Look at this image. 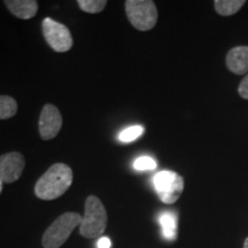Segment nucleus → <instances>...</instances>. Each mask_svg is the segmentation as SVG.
Returning <instances> with one entry per match:
<instances>
[{"mask_svg":"<svg viewBox=\"0 0 248 248\" xmlns=\"http://www.w3.org/2000/svg\"><path fill=\"white\" fill-rule=\"evenodd\" d=\"M73 184V170L64 163H55L37 181L35 193L42 200H55Z\"/></svg>","mask_w":248,"mask_h":248,"instance_id":"1","label":"nucleus"},{"mask_svg":"<svg viewBox=\"0 0 248 248\" xmlns=\"http://www.w3.org/2000/svg\"><path fill=\"white\" fill-rule=\"evenodd\" d=\"M108 222L107 212L99 198L90 195L85 201V212L79 225L80 234L88 239H94L104 233Z\"/></svg>","mask_w":248,"mask_h":248,"instance_id":"2","label":"nucleus"},{"mask_svg":"<svg viewBox=\"0 0 248 248\" xmlns=\"http://www.w3.org/2000/svg\"><path fill=\"white\" fill-rule=\"evenodd\" d=\"M83 216L77 213H64L59 216L48 226L43 235V247L44 248H60L66 243L71 232L76 226L80 225Z\"/></svg>","mask_w":248,"mask_h":248,"instance_id":"3","label":"nucleus"},{"mask_svg":"<svg viewBox=\"0 0 248 248\" xmlns=\"http://www.w3.org/2000/svg\"><path fill=\"white\" fill-rule=\"evenodd\" d=\"M125 13L131 26L139 31L153 29L157 22V9L152 0H128Z\"/></svg>","mask_w":248,"mask_h":248,"instance_id":"4","label":"nucleus"},{"mask_svg":"<svg viewBox=\"0 0 248 248\" xmlns=\"http://www.w3.org/2000/svg\"><path fill=\"white\" fill-rule=\"evenodd\" d=\"M153 183L160 200L167 204L175 203L184 191V178L177 172L168 170L157 172Z\"/></svg>","mask_w":248,"mask_h":248,"instance_id":"5","label":"nucleus"},{"mask_svg":"<svg viewBox=\"0 0 248 248\" xmlns=\"http://www.w3.org/2000/svg\"><path fill=\"white\" fill-rule=\"evenodd\" d=\"M43 35L53 51L64 53L73 47V36L64 24L59 23L53 18L46 17L42 23Z\"/></svg>","mask_w":248,"mask_h":248,"instance_id":"6","label":"nucleus"},{"mask_svg":"<svg viewBox=\"0 0 248 248\" xmlns=\"http://www.w3.org/2000/svg\"><path fill=\"white\" fill-rule=\"evenodd\" d=\"M26 160L20 152H9L0 155V181L11 184L22 176Z\"/></svg>","mask_w":248,"mask_h":248,"instance_id":"7","label":"nucleus"},{"mask_svg":"<svg viewBox=\"0 0 248 248\" xmlns=\"http://www.w3.org/2000/svg\"><path fill=\"white\" fill-rule=\"evenodd\" d=\"M39 135L44 140L55 138L62 128V115L58 107L47 104L43 107L39 117Z\"/></svg>","mask_w":248,"mask_h":248,"instance_id":"8","label":"nucleus"},{"mask_svg":"<svg viewBox=\"0 0 248 248\" xmlns=\"http://www.w3.org/2000/svg\"><path fill=\"white\" fill-rule=\"evenodd\" d=\"M226 67L235 75H244L248 71V46H237L226 54Z\"/></svg>","mask_w":248,"mask_h":248,"instance_id":"9","label":"nucleus"},{"mask_svg":"<svg viewBox=\"0 0 248 248\" xmlns=\"http://www.w3.org/2000/svg\"><path fill=\"white\" fill-rule=\"evenodd\" d=\"M5 5L14 16L21 20H30L38 12V1L36 0H6Z\"/></svg>","mask_w":248,"mask_h":248,"instance_id":"10","label":"nucleus"},{"mask_svg":"<svg viewBox=\"0 0 248 248\" xmlns=\"http://www.w3.org/2000/svg\"><path fill=\"white\" fill-rule=\"evenodd\" d=\"M160 224L162 228V234L167 240H175L177 238V217L173 213L166 212L161 214Z\"/></svg>","mask_w":248,"mask_h":248,"instance_id":"11","label":"nucleus"},{"mask_svg":"<svg viewBox=\"0 0 248 248\" xmlns=\"http://www.w3.org/2000/svg\"><path fill=\"white\" fill-rule=\"evenodd\" d=\"M245 4V0H216L214 1V7L217 14L222 16H230L237 13Z\"/></svg>","mask_w":248,"mask_h":248,"instance_id":"12","label":"nucleus"},{"mask_svg":"<svg viewBox=\"0 0 248 248\" xmlns=\"http://www.w3.org/2000/svg\"><path fill=\"white\" fill-rule=\"evenodd\" d=\"M17 102L13 97L0 95V120H8L16 115Z\"/></svg>","mask_w":248,"mask_h":248,"instance_id":"13","label":"nucleus"},{"mask_svg":"<svg viewBox=\"0 0 248 248\" xmlns=\"http://www.w3.org/2000/svg\"><path fill=\"white\" fill-rule=\"evenodd\" d=\"M106 0H78V6L82 11L89 14H98L105 9Z\"/></svg>","mask_w":248,"mask_h":248,"instance_id":"14","label":"nucleus"},{"mask_svg":"<svg viewBox=\"0 0 248 248\" xmlns=\"http://www.w3.org/2000/svg\"><path fill=\"white\" fill-rule=\"evenodd\" d=\"M144 133V128L141 125H132L129 126V128L124 129L122 132L119 135V140L121 142H131L136 139L140 137V136Z\"/></svg>","mask_w":248,"mask_h":248,"instance_id":"15","label":"nucleus"},{"mask_svg":"<svg viewBox=\"0 0 248 248\" xmlns=\"http://www.w3.org/2000/svg\"><path fill=\"white\" fill-rule=\"evenodd\" d=\"M133 168L138 171H147L156 168V162L150 156H140L133 162Z\"/></svg>","mask_w":248,"mask_h":248,"instance_id":"16","label":"nucleus"},{"mask_svg":"<svg viewBox=\"0 0 248 248\" xmlns=\"http://www.w3.org/2000/svg\"><path fill=\"white\" fill-rule=\"evenodd\" d=\"M238 93L243 99L248 100V74L245 76V78L241 80L239 86H238Z\"/></svg>","mask_w":248,"mask_h":248,"instance_id":"17","label":"nucleus"},{"mask_svg":"<svg viewBox=\"0 0 248 248\" xmlns=\"http://www.w3.org/2000/svg\"><path fill=\"white\" fill-rule=\"evenodd\" d=\"M110 239L107 237H101L97 243V248H110Z\"/></svg>","mask_w":248,"mask_h":248,"instance_id":"18","label":"nucleus"},{"mask_svg":"<svg viewBox=\"0 0 248 248\" xmlns=\"http://www.w3.org/2000/svg\"><path fill=\"white\" fill-rule=\"evenodd\" d=\"M244 248H248V238L245 239V243H244Z\"/></svg>","mask_w":248,"mask_h":248,"instance_id":"19","label":"nucleus"},{"mask_svg":"<svg viewBox=\"0 0 248 248\" xmlns=\"http://www.w3.org/2000/svg\"><path fill=\"white\" fill-rule=\"evenodd\" d=\"M1 191H2V182L0 181V193H1Z\"/></svg>","mask_w":248,"mask_h":248,"instance_id":"20","label":"nucleus"}]
</instances>
